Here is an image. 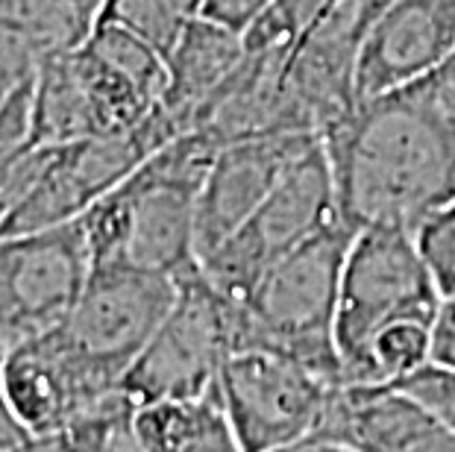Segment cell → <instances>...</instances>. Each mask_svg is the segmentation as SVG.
I'll return each mask as SVG.
<instances>
[{"label": "cell", "instance_id": "cell-14", "mask_svg": "<svg viewBox=\"0 0 455 452\" xmlns=\"http://www.w3.org/2000/svg\"><path fill=\"white\" fill-rule=\"evenodd\" d=\"M0 385L12 411L44 447L83 408L103 400L85 388L53 329L0 355Z\"/></svg>", "mask_w": 455, "mask_h": 452}, {"label": "cell", "instance_id": "cell-24", "mask_svg": "<svg viewBox=\"0 0 455 452\" xmlns=\"http://www.w3.org/2000/svg\"><path fill=\"white\" fill-rule=\"evenodd\" d=\"M274 452H350V449L335 444V440H326V438H308V440H299L294 447H283Z\"/></svg>", "mask_w": 455, "mask_h": 452}, {"label": "cell", "instance_id": "cell-12", "mask_svg": "<svg viewBox=\"0 0 455 452\" xmlns=\"http://www.w3.org/2000/svg\"><path fill=\"white\" fill-rule=\"evenodd\" d=\"M317 139V132L265 136L220 147L197 197V262L238 233L265 203L285 168Z\"/></svg>", "mask_w": 455, "mask_h": 452}, {"label": "cell", "instance_id": "cell-6", "mask_svg": "<svg viewBox=\"0 0 455 452\" xmlns=\"http://www.w3.org/2000/svg\"><path fill=\"white\" fill-rule=\"evenodd\" d=\"M232 353H238V303L220 294L197 265L177 279V300L121 391L139 406L206 397L218 391Z\"/></svg>", "mask_w": 455, "mask_h": 452}, {"label": "cell", "instance_id": "cell-5", "mask_svg": "<svg viewBox=\"0 0 455 452\" xmlns=\"http://www.w3.org/2000/svg\"><path fill=\"white\" fill-rule=\"evenodd\" d=\"M173 300L177 279L132 267H92L80 300L53 335L94 397L121 391Z\"/></svg>", "mask_w": 455, "mask_h": 452}, {"label": "cell", "instance_id": "cell-9", "mask_svg": "<svg viewBox=\"0 0 455 452\" xmlns=\"http://www.w3.org/2000/svg\"><path fill=\"white\" fill-rule=\"evenodd\" d=\"M344 382L270 350L232 353L218 400L244 452H274L317 438Z\"/></svg>", "mask_w": 455, "mask_h": 452}, {"label": "cell", "instance_id": "cell-8", "mask_svg": "<svg viewBox=\"0 0 455 452\" xmlns=\"http://www.w3.org/2000/svg\"><path fill=\"white\" fill-rule=\"evenodd\" d=\"M177 136L182 132L159 106L132 130L65 147H44L42 168L30 188L0 218V238L30 235L80 220L98 200L118 188Z\"/></svg>", "mask_w": 455, "mask_h": 452}, {"label": "cell", "instance_id": "cell-3", "mask_svg": "<svg viewBox=\"0 0 455 452\" xmlns=\"http://www.w3.org/2000/svg\"><path fill=\"white\" fill-rule=\"evenodd\" d=\"M353 238L355 229L341 218L279 258L238 303V350L291 355L344 382L335 317Z\"/></svg>", "mask_w": 455, "mask_h": 452}, {"label": "cell", "instance_id": "cell-22", "mask_svg": "<svg viewBox=\"0 0 455 452\" xmlns=\"http://www.w3.org/2000/svg\"><path fill=\"white\" fill-rule=\"evenodd\" d=\"M44 449L47 447L12 411L4 393V385H0V452H44Z\"/></svg>", "mask_w": 455, "mask_h": 452}, {"label": "cell", "instance_id": "cell-2", "mask_svg": "<svg viewBox=\"0 0 455 452\" xmlns=\"http://www.w3.org/2000/svg\"><path fill=\"white\" fill-rule=\"evenodd\" d=\"M220 147L200 130L159 147L85 215L92 267L180 279L197 262V197Z\"/></svg>", "mask_w": 455, "mask_h": 452}, {"label": "cell", "instance_id": "cell-18", "mask_svg": "<svg viewBox=\"0 0 455 452\" xmlns=\"http://www.w3.org/2000/svg\"><path fill=\"white\" fill-rule=\"evenodd\" d=\"M203 9L206 0H106L100 18L127 27L153 51L168 56L182 30L203 18Z\"/></svg>", "mask_w": 455, "mask_h": 452}, {"label": "cell", "instance_id": "cell-15", "mask_svg": "<svg viewBox=\"0 0 455 452\" xmlns=\"http://www.w3.org/2000/svg\"><path fill=\"white\" fill-rule=\"evenodd\" d=\"M244 53V36L209 18H195L182 30L177 44L164 56L168 89L162 98V112L177 123L180 132H191L203 106L229 80Z\"/></svg>", "mask_w": 455, "mask_h": 452}, {"label": "cell", "instance_id": "cell-21", "mask_svg": "<svg viewBox=\"0 0 455 452\" xmlns=\"http://www.w3.org/2000/svg\"><path fill=\"white\" fill-rule=\"evenodd\" d=\"M274 4L276 0H206L203 18L244 36Z\"/></svg>", "mask_w": 455, "mask_h": 452}, {"label": "cell", "instance_id": "cell-11", "mask_svg": "<svg viewBox=\"0 0 455 452\" xmlns=\"http://www.w3.org/2000/svg\"><path fill=\"white\" fill-rule=\"evenodd\" d=\"M455 53V0H388L355 65V103L441 68Z\"/></svg>", "mask_w": 455, "mask_h": 452}, {"label": "cell", "instance_id": "cell-4", "mask_svg": "<svg viewBox=\"0 0 455 452\" xmlns=\"http://www.w3.org/2000/svg\"><path fill=\"white\" fill-rule=\"evenodd\" d=\"M441 303L443 294L418 238L403 229H358L344 262L335 317L344 385L373 341L400 326H435Z\"/></svg>", "mask_w": 455, "mask_h": 452}, {"label": "cell", "instance_id": "cell-7", "mask_svg": "<svg viewBox=\"0 0 455 452\" xmlns=\"http://www.w3.org/2000/svg\"><path fill=\"white\" fill-rule=\"evenodd\" d=\"M341 220L338 191L323 136L285 168L256 215L200 262V271L229 300L241 303L259 279L308 238Z\"/></svg>", "mask_w": 455, "mask_h": 452}, {"label": "cell", "instance_id": "cell-19", "mask_svg": "<svg viewBox=\"0 0 455 452\" xmlns=\"http://www.w3.org/2000/svg\"><path fill=\"white\" fill-rule=\"evenodd\" d=\"M441 294H455V197L414 233Z\"/></svg>", "mask_w": 455, "mask_h": 452}, {"label": "cell", "instance_id": "cell-1", "mask_svg": "<svg viewBox=\"0 0 455 452\" xmlns=\"http://www.w3.org/2000/svg\"><path fill=\"white\" fill-rule=\"evenodd\" d=\"M323 144L347 224L414 235L455 197V53L420 80L355 103Z\"/></svg>", "mask_w": 455, "mask_h": 452}, {"label": "cell", "instance_id": "cell-23", "mask_svg": "<svg viewBox=\"0 0 455 452\" xmlns=\"http://www.w3.org/2000/svg\"><path fill=\"white\" fill-rule=\"evenodd\" d=\"M432 361L455 370V294L443 297L432 338Z\"/></svg>", "mask_w": 455, "mask_h": 452}, {"label": "cell", "instance_id": "cell-25", "mask_svg": "<svg viewBox=\"0 0 455 452\" xmlns=\"http://www.w3.org/2000/svg\"><path fill=\"white\" fill-rule=\"evenodd\" d=\"M44 452H51V449H44Z\"/></svg>", "mask_w": 455, "mask_h": 452}, {"label": "cell", "instance_id": "cell-20", "mask_svg": "<svg viewBox=\"0 0 455 452\" xmlns=\"http://www.w3.org/2000/svg\"><path fill=\"white\" fill-rule=\"evenodd\" d=\"M394 388H403V391H409L411 397H418L423 406H429L435 415L455 432V370L452 368L429 361L418 373L396 382Z\"/></svg>", "mask_w": 455, "mask_h": 452}, {"label": "cell", "instance_id": "cell-13", "mask_svg": "<svg viewBox=\"0 0 455 452\" xmlns=\"http://www.w3.org/2000/svg\"><path fill=\"white\" fill-rule=\"evenodd\" d=\"M350 452H455V432L394 385H344L321 435Z\"/></svg>", "mask_w": 455, "mask_h": 452}, {"label": "cell", "instance_id": "cell-16", "mask_svg": "<svg viewBox=\"0 0 455 452\" xmlns=\"http://www.w3.org/2000/svg\"><path fill=\"white\" fill-rule=\"evenodd\" d=\"M144 452H244L215 393L139 406Z\"/></svg>", "mask_w": 455, "mask_h": 452}, {"label": "cell", "instance_id": "cell-10", "mask_svg": "<svg viewBox=\"0 0 455 452\" xmlns=\"http://www.w3.org/2000/svg\"><path fill=\"white\" fill-rule=\"evenodd\" d=\"M92 274L83 220L0 238V355L56 329Z\"/></svg>", "mask_w": 455, "mask_h": 452}, {"label": "cell", "instance_id": "cell-17", "mask_svg": "<svg viewBox=\"0 0 455 452\" xmlns=\"http://www.w3.org/2000/svg\"><path fill=\"white\" fill-rule=\"evenodd\" d=\"M51 452H144L139 435V402L124 391L83 408L51 440Z\"/></svg>", "mask_w": 455, "mask_h": 452}]
</instances>
